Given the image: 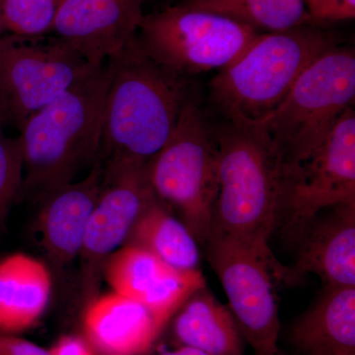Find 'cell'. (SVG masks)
Segmentation results:
<instances>
[{"instance_id":"6da1fadb","label":"cell","mask_w":355,"mask_h":355,"mask_svg":"<svg viewBox=\"0 0 355 355\" xmlns=\"http://www.w3.org/2000/svg\"><path fill=\"white\" fill-rule=\"evenodd\" d=\"M214 135L218 188L209 240L232 242L251 251L282 284H295L291 268L268 245L282 202V164L275 147L260 125L224 120Z\"/></svg>"},{"instance_id":"7a4b0ae2","label":"cell","mask_w":355,"mask_h":355,"mask_svg":"<svg viewBox=\"0 0 355 355\" xmlns=\"http://www.w3.org/2000/svg\"><path fill=\"white\" fill-rule=\"evenodd\" d=\"M107 64L110 78L96 161L148 162L171 137L193 86L188 76L151 58L137 35Z\"/></svg>"},{"instance_id":"3957f363","label":"cell","mask_w":355,"mask_h":355,"mask_svg":"<svg viewBox=\"0 0 355 355\" xmlns=\"http://www.w3.org/2000/svg\"><path fill=\"white\" fill-rule=\"evenodd\" d=\"M109 78L106 62L18 128L24 161L21 198L40 202L95 164Z\"/></svg>"},{"instance_id":"277c9868","label":"cell","mask_w":355,"mask_h":355,"mask_svg":"<svg viewBox=\"0 0 355 355\" xmlns=\"http://www.w3.org/2000/svg\"><path fill=\"white\" fill-rule=\"evenodd\" d=\"M317 24L261 33L241 57L219 69L210 99L224 120L259 125L275 111L301 74L335 46Z\"/></svg>"},{"instance_id":"5b68a950","label":"cell","mask_w":355,"mask_h":355,"mask_svg":"<svg viewBox=\"0 0 355 355\" xmlns=\"http://www.w3.org/2000/svg\"><path fill=\"white\" fill-rule=\"evenodd\" d=\"M147 177L159 202L205 247L218 188V148L214 128L195 91L184 103L171 137L147 162Z\"/></svg>"},{"instance_id":"8992f818","label":"cell","mask_w":355,"mask_h":355,"mask_svg":"<svg viewBox=\"0 0 355 355\" xmlns=\"http://www.w3.org/2000/svg\"><path fill=\"white\" fill-rule=\"evenodd\" d=\"M355 99V53L331 46L301 74L284 102L259 125L275 147L282 172L323 146Z\"/></svg>"},{"instance_id":"52a82bcc","label":"cell","mask_w":355,"mask_h":355,"mask_svg":"<svg viewBox=\"0 0 355 355\" xmlns=\"http://www.w3.org/2000/svg\"><path fill=\"white\" fill-rule=\"evenodd\" d=\"M260 34L218 14L177 4L144 15L137 36L156 62L189 77L232 64Z\"/></svg>"},{"instance_id":"ba28073f","label":"cell","mask_w":355,"mask_h":355,"mask_svg":"<svg viewBox=\"0 0 355 355\" xmlns=\"http://www.w3.org/2000/svg\"><path fill=\"white\" fill-rule=\"evenodd\" d=\"M60 40L46 35L0 38V101L11 125L83 80L96 67Z\"/></svg>"},{"instance_id":"9c48e42d","label":"cell","mask_w":355,"mask_h":355,"mask_svg":"<svg viewBox=\"0 0 355 355\" xmlns=\"http://www.w3.org/2000/svg\"><path fill=\"white\" fill-rule=\"evenodd\" d=\"M277 227L295 243L322 210L355 200V112L343 114L323 146L296 167L282 172Z\"/></svg>"},{"instance_id":"30bf717a","label":"cell","mask_w":355,"mask_h":355,"mask_svg":"<svg viewBox=\"0 0 355 355\" xmlns=\"http://www.w3.org/2000/svg\"><path fill=\"white\" fill-rule=\"evenodd\" d=\"M104 177L81 248V288L85 302L96 297L105 265L125 245L135 222L155 198L147 162L114 160L102 163Z\"/></svg>"},{"instance_id":"8fae6325","label":"cell","mask_w":355,"mask_h":355,"mask_svg":"<svg viewBox=\"0 0 355 355\" xmlns=\"http://www.w3.org/2000/svg\"><path fill=\"white\" fill-rule=\"evenodd\" d=\"M207 260L227 295L229 310L254 355H279L280 323L277 275L251 251L232 242L209 239Z\"/></svg>"},{"instance_id":"7c38bea8","label":"cell","mask_w":355,"mask_h":355,"mask_svg":"<svg viewBox=\"0 0 355 355\" xmlns=\"http://www.w3.org/2000/svg\"><path fill=\"white\" fill-rule=\"evenodd\" d=\"M146 0H62L50 33L93 65L137 35Z\"/></svg>"},{"instance_id":"4fadbf2b","label":"cell","mask_w":355,"mask_h":355,"mask_svg":"<svg viewBox=\"0 0 355 355\" xmlns=\"http://www.w3.org/2000/svg\"><path fill=\"white\" fill-rule=\"evenodd\" d=\"M103 275L114 292L146 306L165 327L189 296L207 284L200 270H177L132 246L114 252Z\"/></svg>"},{"instance_id":"5bb4252c","label":"cell","mask_w":355,"mask_h":355,"mask_svg":"<svg viewBox=\"0 0 355 355\" xmlns=\"http://www.w3.org/2000/svg\"><path fill=\"white\" fill-rule=\"evenodd\" d=\"M103 177L104 166L96 161L83 180L58 187L40 202L36 237L55 272H64L80 254Z\"/></svg>"},{"instance_id":"9a60e30c","label":"cell","mask_w":355,"mask_h":355,"mask_svg":"<svg viewBox=\"0 0 355 355\" xmlns=\"http://www.w3.org/2000/svg\"><path fill=\"white\" fill-rule=\"evenodd\" d=\"M294 244L297 254L289 268L295 282L314 273L324 286L355 287V200L322 210Z\"/></svg>"},{"instance_id":"2e32d148","label":"cell","mask_w":355,"mask_h":355,"mask_svg":"<svg viewBox=\"0 0 355 355\" xmlns=\"http://www.w3.org/2000/svg\"><path fill=\"white\" fill-rule=\"evenodd\" d=\"M164 328L146 306L114 291L91 300L83 317L88 345L102 355L146 354Z\"/></svg>"},{"instance_id":"e0dca14e","label":"cell","mask_w":355,"mask_h":355,"mask_svg":"<svg viewBox=\"0 0 355 355\" xmlns=\"http://www.w3.org/2000/svg\"><path fill=\"white\" fill-rule=\"evenodd\" d=\"M297 355H355V287L324 286L292 327Z\"/></svg>"},{"instance_id":"ac0fdd59","label":"cell","mask_w":355,"mask_h":355,"mask_svg":"<svg viewBox=\"0 0 355 355\" xmlns=\"http://www.w3.org/2000/svg\"><path fill=\"white\" fill-rule=\"evenodd\" d=\"M53 279L44 261L23 253L0 260V334L18 335L38 323L50 301Z\"/></svg>"},{"instance_id":"d6986e66","label":"cell","mask_w":355,"mask_h":355,"mask_svg":"<svg viewBox=\"0 0 355 355\" xmlns=\"http://www.w3.org/2000/svg\"><path fill=\"white\" fill-rule=\"evenodd\" d=\"M171 320L179 345L209 355H244V340L234 318L207 284L193 291Z\"/></svg>"},{"instance_id":"ffe728a7","label":"cell","mask_w":355,"mask_h":355,"mask_svg":"<svg viewBox=\"0 0 355 355\" xmlns=\"http://www.w3.org/2000/svg\"><path fill=\"white\" fill-rule=\"evenodd\" d=\"M123 246L144 250L177 270H200V245L156 197L140 214Z\"/></svg>"},{"instance_id":"44dd1931","label":"cell","mask_w":355,"mask_h":355,"mask_svg":"<svg viewBox=\"0 0 355 355\" xmlns=\"http://www.w3.org/2000/svg\"><path fill=\"white\" fill-rule=\"evenodd\" d=\"M179 4L218 14L259 33L315 24L303 0H182Z\"/></svg>"},{"instance_id":"7402d4cb","label":"cell","mask_w":355,"mask_h":355,"mask_svg":"<svg viewBox=\"0 0 355 355\" xmlns=\"http://www.w3.org/2000/svg\"><path fill=\"white\" fill-rule=\"evenodd\" d=\"M62 0H0L6 34L20 37L50 35Z\"/></svg>"},{"instance_id":"603a6c76","label":"cell","mask_w":355,"mask_h":355,"mask_svg":"<svg viewBox=\"0 0 355 355\" xmlns=\"http://www.w3.org/2000/svg\"><path fill=\"white\" fill-rule=\"evenodd\" d=\"M0 125V235L6 232L14 203L22 195L24 161L17 137H9Z\"/></svg>"},{"instance_id":"cb8c5ba5","label":"cell","mask_w":355,"mask_h":355,"mask_svg":"<svg viewBox=\"0 0 355 355\" xmlns=\"http://www.w3.org/2000/svg\"><path fill=\"white\" fill-rule=\"evenodd\" d=\"M315 24L355 17V0H303Z\"/></svg>"},{"instance_id":"d4e9b609","label":"cell","mask_w":355,"mask_h":355,"mask_svg":"<svg viewBox=\"0 0 355 355\" xmlns=\"http://www.w3.org/2000/svg\"><path fill=\"white\" fill-rule=\"evenodd\" d=\"M0 355H50V352L17 335L0 334Z\"/></svg>"},{"instance_id":"484cf974","label":"cell","mask_w":355,"mask_h":355,"mask_svg":"<svg viewBox=\"0 0 355 355\" xmlns=\"http://www.w3.org/2000/svg\"><path fill=\"white\" fill-rule=\"evenodd\" d=\"M49 352L50 355H94L87 343L72 336L60 338Z\"/></svg>"},{"instance_id":"4316f807","label":"cell","mask_w":355,"mask_h":355,"mask_svg":"<svg viewBox=\"0 0 355 355\" xmlns=\"http://www.w3.org/2000/svg\"><path fill=\"white\" fill-rule=\"evenodd\" d=\"M158 355H209L198 350L193 349L190 347H184V345H180L176 349L169 350V352H164Z\"/></svg>"},{"instance_id":"83f0119b","label":"cell","mask_w":355,"mask_h":355,"mask_svg":"<svg viewBox=\"0 0 355 355\" xmlns=\"http://www.w3.org/2000/svg\"><path fill=\"white\" fill-rule=\"evenodd\" d=\"M0 125H11L10 120H9L8 114H7L6 109H4L3 105L0 101Z\"/></svg>"},{"instance_id":"f1b7e54d","label":"cell","mask_w":355,"mask_h":355,"mask_svg":"<svg viewBox=\"0 0 355 355\" xmlns=\"http://www.w3.org/2000/svg\"><path fill=\"white\" fill-rule=\"evenodd\" d=\"M6 29H4L3 19H2L1 7H0V38L6 35Z\"/></svg>"},{"instance_id":"f546056e","label":"cell","mask_w":355,"mask_h":355,"mask_svg":"<svg viewBox=\"0 0 355 355\" xmlns=\"http://www.w3.org/2000/svg\"><path fill=\"white\" fill-rule=\"evenodd\" d=\"M279 355H292V354H284V352H280V350H279ZM293 355H297V354H293Z\"/></svg>"}]
</instances>
